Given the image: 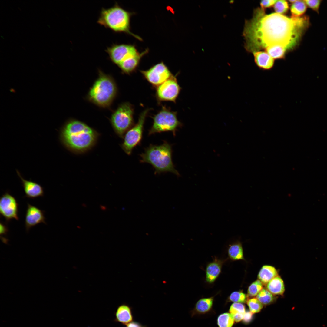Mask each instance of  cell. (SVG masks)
<instances>
[{
	"label": "cell",
	"mask_w": 327,
	"mask_h": 327,
	"mask_svg": "<svg viewBox=\"0 0 327 327\" xmlns=\"http://www.w3.org/2000/svg\"><path fill=\"white\" fill-rule=\"evenodd\" d=\"M309 24L307 16L289 18L277 13L266 15L263 9H257L245 28L246 48L253 53L275 45L286 50L292 49Z\"/></svg>",
	"instance_id": "1"
},
{
	"label": "cell",
	"mask_w": 327,
	"mask_h": 327,
	"mask_svg": "<svg viewBox=\"0 0 327 327\" xmlns=\"http://www.w3.org/2000/svg\"><path fill=\"white\" fill-rule=\"evenodd\" d=\"M60 137L61 143L68 150L74 152L82 153L94 145L98 134L85 123L72 120L64 126Z\"/></svg>",
	"instance_id": "2"
},
{
	"label": "cell",
	"mask_w": 327,
	"mask_h": 327,
	"mask_svg": "<svg viewBox=\"0 0 327 327\" xmlns=\"http://www.w3.org/2000/svg\"><path fill=\"white\" fill-rule=\"evenodd\" d=\"M171 144L166 141L160 145L150 144L140 154L141 163H146L152 165L155 174L170 172L179 177L180 174L175 168L172 160Z\"/></svg>",
	"instance_id": "3"
},
{
	"label": "cell",
	"mask_w": 327,
	"mask_h": 327,
	"mask_svg": "<svg viewBox=\"0 0 327 327\" xmlns=\"http://www.w3.org/2000/svg\"><path fill=\"white\" fill-rule=\"evenodd\" d=\"M134 14L124 9L116 2L111 7L102 8L97 22L115 32L125 33L142 41L140 37L130 31V18Z\"/></svg>",
	"instance_id": "4"
},
{
	"label": "cell",
	"mask_w": 327,
	"mask_h": 327,
	"mask_svg": "<svg viewBox=\"0 0 327 327\" xmlns=\"http://www.w3.org/2000/svg\"><path fill=\"white\" fill-rule=\"evenodd\" d=\"M117 88L113 78L100 71L99 77L88 93L89 101L102 107H107L111 104L116 96Z\"/></svg>",
	"instance_id": "5"
},
{
	"label": "cell",
	"mask_w": 327,
	"mask_h": 327,
	"mask_svg": "<svg viewBox=\"0 0 327 327\" xmlns=\"http://www.w3.org/2000/svg\"><path fill=\"white\" fill-rule=\"evenodd\" d=\"M177 115V112L163 106L160 111L152 117L153 124L149 130L148 135L171 132L175 136L178 129L183 126V124L178 119Z\"/></svg>",
	"instance_id": "6"
},
{
	"label": "cell",
	"mask_w": 327,
	"mask_h": 327,
	"mask_svg": "<svg viewBox=\"0 0 327 327\" xmlns=\"http://www.w3.org/2000/svg\"><path fill=\"white\" fill-rule=\"evenodd\" d=\"M134 108L129 102L119 105L112 114L111 121L114 130L120 138H124L126 133L134 125Z\"/></svg>",
	"instance_id": "7"
},
{
	"label": "cell",
	"mask_w": 327,
	"mask_h": 327,
	"mask_svg": "<svg viewBox=\"0 0 327 327\" xmlns=\"http://www.w3.org/2000/svg\"><path fill=\"white\" fill-rule=\"evenodd\" d=\"M149 110L145 109L140 113L137 123L124 135L121 147L128 155H130L133 149L140 144L145 119Z\"/></svg>",
	"instance_id": "8"
},
{
	"label": "cell",
	"mask_w": 327,
	"mask_h": 327,
	"mask_svg": "<svg viewBox=\"0 0 327 327\" xmlns=\"http://www.w3.org/2000/svg\"><path fill=\"white\" fill-rule=\"evenodd\" d=\"M176 75H173L156 87V96L159 101H170L175 103L181 90Z\"/></svg>",
	"instance_id": "9"
},
{
	"label": "cell",
	"mask_w": 327,
	"mask_h": 327,
	"mask_svg": "<svg viewBox=\"0 0 327 327\" xmlns=\"http://www.w3.org/2000/svg\"><path fill=\"white\" fill-rule=\"evenodd\" d=\"M140 72L145 79L153 86L157 87L172 77L173 75L163 62Z\"/></svg>",
	"instance_id": "10"
},
{
	"label": "cell",
	"mask_w": 327,
	"mask_h": 327,
	"mask_svg": "<svg viewBox=\"0 0 327 327\" xmlns=\"http://www.w3.org/2000/svg\"><path fill=\"white\" fill-rule=\"evenodd\" d=\"M18 204L16 198L9 192H6L0 198V213L6 222L12 219L18 220Z\"/></svg>",
	"instance_id": "11"
},
{
	"label": "cell",
	"mask_w": 327,
	"mask_h": 327,
	"mask_svg": "<svg viewBox=\"0 0 327 327\" xmlns=\"http://www.w3.org/2000/svg\"><path fill=\"white\" fill-rule=\"evenodd\" d=\"M105 51L112 62L118 65L127 56L138 51L133 45L113 44L107 47Z\"/></svg>",
	"instance_id": "12"
},
{
	"label": "cell",
	"mask_w": 327,
	"mask_h": 327,
	"mask_svg": "<svg viewBox=\"0 0 327 327\" xmlns=\"http://www.w3.org/2000/svg\"><path fill=\"white\" fill-rule=\"evenodd\" d=\"M45 212L35 206L27 203L25 218V227L28 232L31 228L41 223L46 224Z\"/></svg>",
	"instance_id": "13"
},
{
	"label": "cell",
	"mask_w": 327,
	"mask_h": 327,
	"mask_svg": "<svg viewBox=\"0 0 327 327\" xmlns=\"http://www.w3.org/2000/svg\"><path fill=\"white\" fill-rule=\"evenodd\" d=\"M149 51L148 49L141 53L138 51L130 54L124 59L117 66L122 72L130 74L135 71L138 67L140 60Z\"/></svg>",
	"instance_id": "14"
},
{
	"label": "cell",
	"mask_w": 327,
	"mask_h": 327,
	"mask_svg": "<svg viewBox=\"0 0 327 327\" xmlns=\"http://www.w3.org/2000/svg\"><path fill=\"white\" fill-rule=\"evenodd\" d=\"M16 172L21 180L26 197L34 199L44 196V189L40 184L31 180H25L18 170H16Z\"/></svg>",
	"instance_id": "15"
},
{
	"label": "cell",
	"mask_w": 327,
	"mask_h": 327,
	"mask_svg": "<svg viewBox=\"0 0 327 327\" xmlns=\"http://www.w3.org/2000/svg\"><path fill=\"white\" fill-rule=\"evenodd\" d=\"M226 260L216 258L209 263L206 269V282L210 284L213 283L220 274L223 265Z\"/></svg>",
	"instance_id": "16"
},
{
	"label": "cell",
	"mask_w": 327,
	"mask_h": 327,
	"mask_svg": "<svg viewBox=\"0 0 327 327\" xmlns=\"http://www.w3.org/2000/svg\"><path fill=\"white\" fill-rule=\"evenodd\" d=\"M253 54L255 62L259 68L268 70L273 67L274 60L266 52L258 51L253 52Z\"/></svg>",
	"instance_id": "17"
},
{
	"label": "cell",
	"mask_w": 327,
	"mask_h": 327,
	"mask_svg": "<svg viewBox=\"0 0 327 327\" xmlns=\"http://www.w3.org/2000/svg\"><path fill=\"white\" fill-rule=\"evenodd\" d=\"M214 296L202 298L199 300L195 305L192 315L206 314L211 310L214 301Z\"/></svg>",
	"instance_id": "18"
},
{
	"label": "cell",
	"mask_w": 327,
	"mask_h": 327,
	"mask_svg": "<svg viewBox=\"0 0 327 327\" xmlns=\"http://www.w3.org/2000/svg\"><path fill=\"white\" fill-rule=\"evenodd\" d=\"M278 275V272L274 267L265 265L260 270L258 278L263 285H266L271 280Z\"/></svg>",
	"instance_id": "19"
},
{
	"label": "cell",
	"mask_w": 327,
	"mask_h": 327,
	"mask_svg": "<svg viewBox=\"0 0 327 327\" xmlns=\"http://www.w3.org/2000/svg\"><path fill=\"white\" fill-rule=\"evenodd\" d=\"M116 317L117 321L124 325H127L131 322L133 316L130 308L126 305H121L117 309Z\"/></svg>",
	"instance_id": "20"
},
{
	"label": "cell",
	"mask_w": 327,
	"mask_h": 327,
	"mask_svg": "<svg viewBox=\"0 0 327 327\" xmlns=\"http://www.w3.org/2000/svg\"><path fill=\"white\" fill-rule=\"evenodd\" d=\"M266 289L273 294L282 295L285 290L283 280L279 275L271 280L266 285Z\"/></svg>",
	"instance_id": "21"
},
{
	"label": "cell",
	"mask_w": 327,
	"mask_h": 327,
	"mask_svg": "<svg viewBox=\"0 0 327 327\" xmlns=\"http://www.w3.org/2000/svg\"><path fill=\"white\" fill-rule=\"evenodd\" d=\"M228 254L230 259L233 261L244 260L241 242L237 240L230 244Z\"/></svg>",
	"instance_id": "22"
},
{
	"label": "cell",
	"mask_w": 327,
	"mask_h": 327,
	"mask_svg": "<svg viewBox=\"0 0 327 327\" xmlns=\"http://www.w3.org/2000/svg\"><path fill=\"white\" fill-rule=\"evenodd\" d=\"M307 8V6L304 1L296 0L292 3L291 7V12L292 16L300 17L304 14Z\"/></svg>",
	"instance_id": "23"
},
{
	"label": "cell",
	"mask_w": 327,
	"mask_h": 327,
	"mask_svg": "<svg viewBox=\"0 0 327 327\" xmlns=\"http://www.w3.org/2000/svg\"><path fill=\"white\" fill-rule=\"evenodd\" d=\"M234 321L233 315L230 313L226 312L218 316L217 322L219 327H232Z\"/></svg>",
	"instance_id": "24"
},
{
	"label": "cell",
	"mask_w": 327,
	"mask_h": 327,
	"mask_svg": "<svg viewBox=\"0 0 327 327\" xmlns=\"http://www.w3.org/2000/svg\"><path fill=\"white\" fill-rule=\"evenodd\" d=\"M265 50L273 59H281L283 58L286 50L281 46L275 45L268 47Z\"/></svg>",
	"instance_id": "25"
},
{
	"label": "cell",
	"mask_w": 327,
	"mask_h": 327,
	"mask_svg": "<svg viewBox=\"0 0 327 327\" xmlns=\"http://www.w3.org/2000/svg\"><path fill=\"white\" fill-rule=\"evenodd\" d=\"M256 298L262 304L265 305L271 303L275 299L273 294L265 289L261 290L257 296Z\"/></svg>",
	"instance_id": "26"
},
{
	"label": "cell",
	"mask_w": 327,
	"mask_h": 327,
	"mask_svg": "<svg viewBox=\"0 0 327 327\" xmlns=\"http://www.w3.org/2000/svg\"><path fill=\"white\" fill-rule=\"evenodd\" d=\"M248 297V296L242 291H234L228 297L226 300V302L245 303L247 301Z\"/></svg>",
	"instance_id": "27"
},
{
	"label": "cell",
	"mask_w": 327,
	"mask_h": 327,
	"mask_svg": "<svg viewBox=\"0 0 327 327\" xmlns=\"http://www.w3.org/2000/svg\"><path fill=\"white\" fill-rule=\"evenodd\" d=\"M263 285L262 283L258 279L253 282L248 288V296L253 297L257 296L263 289Z\"/></svg>",
	"instance_id": "28"
},
{
	"label": "cell",
	"mask_w": 327,
	"mask_h": 327,
	"mask_svg": "<svg viewBox=\"0 0 327 327\" xmlns=\"http://www.w3.org/2000/svg\"><path fill=\"white\" fill-rule=\"evenodd\" d=\"M247 302L250 312L253 313L259 312L263 307V304L257 298L249 299Z\"/></svg>",
	"instance_id": "29"
},
{
	"label": "cell",
	"mask_w": 327,
	"mask_h": 327,
	"mask_svg": "<svg viewBox=\"0 0 327 327\" xmlns=\"http://www.w3.org/2000/svg\"><path fill=\"white\" fill-rule=\"evenodd\" d=\"M289 8L288 2L285 0L277 1L274 4V9L277 13L282 14L287 12Z\"/></svg>",
	"instance_id": "30"
},
{
	"label": "cell",
	"mask_w": 327,
	"mask_h": 327,
	"mask_svg": "<svg viewBox=\"0 0 327 327\" xmlns=\"http://www.w3.org/2000/svg\"><path fill=\"white\" fill-rule=\"evenodd\" d=\"M229 311L232 315L237 313L244 314L245 312V307L241 303H234L230 306Z\"/></svg>",
	"instance_id": "31"
},
{
	"label": "cell",
	"mask_w": 327,
	"mask_h": 327,
	"mask_svg": "<svg viewBox=\"0 0 327 327\" xmlns=\"http://www.w3.org/2000/svg\"><path fill=\"white\" fill-rule=\"evenodd\" d=\"M307 6L313 10L318 13L319 10L321 3V0H304Z\"/></svg>",
	"instance_id": "32"
},
{
	"label": "cell",
	"mask_w": 327,
	"mask_h": 327,
	"mask_svg": "<svg viewBox=\"0 0 327 327\" xmlns=\"http://www.w3.org/2000/svg\"><path fill=\"white\" fill-rule=\"evenodd\" d=\"M277 0H269L262 1L260 2V5L262 8H264L271 7L275 4Z\"/></svg>",
	"instance_id": "33"
},
{
	"label": "cell",
	"mask_w": 327,
	"mask_h": 327,
	"mask_svg": "<svg viewBox=\"0 0 327 327\" xmlns=\"http://www.w3.org/2000/svg\"><path fill=\"white\" fill-rule=\"evenodd\" d=\"M252 316L253 313L251 312L247 311L245 312L243 319V322L246 323L249 322L252 320Z\"/></svg>",
	"instance_id": "34"
},
{
	"label": "cell",
	"mask_w": 327,
	"mask_h": 327,
	"mask_svg": "<svg viewBox=\"0 0 327 327\" xmlns=\"http://www.w3.org/2000/svg\"><path fill=\"white\" fill-rule=\"evenodd\" d=\"M0 235H6L8 231L7 224L2 222H0Z\"/></svg>",
	"instance_id": "35"
},
{
	"label": "cell",
	"mask_w": 327,
	"mask_h": 327,
	"mask_svg": "<svg viewBox=\"0 0 327 327\" xmlns=\"http://www.w3.org/2000/svg\"><path fill=\"white\" fill-rule=\"evenodd\" d=\"M244 314L237 313L233 315L234 321L236 322H238L243 319Z\"/></svg>",
	"instance_id": "36"
},
{
	"label": "cell",
	"mask_w": 327,
	"mask_h": 327,
	"mask_svg": "<svg viewBox=\"0 0 327 327\" xmlns=\"http://www.w3.org/2000/svg\"><path fill=\"white\" fill-rule=\"evenodd\" d=\"M127 327H145L142 326L139 323L136 322H131L127 325Z\"/></svg>",
	"instance_id": "37"
},
{
	"label": "cell",
	"mask_w": 327,
	"mask_h": 327,
	"mask_svg": "<svg viewBox=\"0 0 327 327\" xmlns=\"http://www.w3.org/2000/svg\"><path fill=\"white\" fill-rule=\"evenodd\" d=\"M289 1L290 2L293 3L294 2H295L296 1V0H289Z\"/></svg>",
	"instance_id": "38"
}]
</instances>
